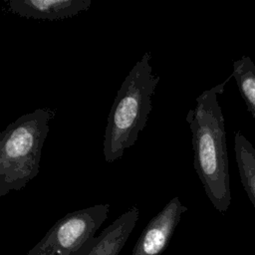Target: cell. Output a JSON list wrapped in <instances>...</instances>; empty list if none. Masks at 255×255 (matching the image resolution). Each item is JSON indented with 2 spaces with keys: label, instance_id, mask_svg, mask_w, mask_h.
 <instances>
[{
  "label": "cell",
  "instance_id": "cell-1",
  "mask_svg": "<svg viewBox=\"0 0 255 255\" xmlns=\"http://www.w3.org/2000/svg\"><path fill=\"white\" fill-rule=\"evenodd\" d=\"M228 80L202 92L195 100V107L186 115L193 167L208 199L221 213L226 212L231 203L225 123L218 102V95L223 93Z\"/></svg>",
  "mask_w": 255,
  "mask_h": 255
},
{
  "label": "cell",
  "instance_id": "cell-2",
  "mask_svg": "<svg viewBox=\"0 0 255 255\" xmlns=\"http://www.w3.org/2000/svg\"><path fill=\"white\" fill-rule=\"evenodd\" d=\"M145 52L133 65L118 90L110 110L104 134V159L115 162L132 146L144 128L152 110L151 99L159 83Z\"/></svg>",
  "mask_w": 255,
  "mask_h": 255
},
{
  "label": "cell",
  "instance_id": "cell-3",
  "mask_svg": "<svg viewBox=\"0 0 255 255\" xmlns=\"http://www.w3.org/2000/svg\"><path fill=\"white\" fill-rule=\"evenodd\" d=\"M56 111L37 109L0 132V196L19 191L40 172L41 153Z\"/></svg>",
  "mask_w": 255,
  "mask_h": 255
},
{
  "label": "cell",
  "instance_id": "cell-4",
  "mask_svg": "<svg viewBox=\"0 0 255 255\" xmlns=\"http://www.w3.org/2000/svg\"><path fill=\"white\" fill-rule=\"evenodd\" d=\"M110 207L97 204L66 214L26 255H76L108 218Z\"/></svg>",
  "mask_w": 255,
  "mask_h": 255
},
{
  "label": "cell",
  "instance_id": "cell-5",
  "mask_svg": "<svg viewBox=\"0 0 255 255\" xmlns=\"http://www.w3.org/2000/svg\"><path fill=\"white\" fill-rule=\"evenodd\" d=\"M187 211L179 197L171 198L165 206L153 216L138 237L131 255H160L178 225L181 215Z\"/></svg>",
  "mask_w": 255,
  "mask_h": 255
},
{
  "label": "cell",
  "instance_id": "cell-6",
  "mask_svg": "<svg viewBox=\"0 0 255 255\" xmlns=\"http://www.w3.org/2000/svg\"><path fill=\"white\" fill-rule=\"evenodd\" d=\"M6 10L27 19L62 20L87 11L91 0H6Z\"/></svg>",
  "mask_w": 255,
  "mask_h": 255
},
{
  "label": "cell",
  "instance_id": "cell-7",
  "mask_svg": "<svg viewBox=\"0 0 255 255\" xmlns=\"http://www.w3.org/2000/svg\"><path fill=\"white\" fill-rule=\"evenodd\" d=\"M139 216L137 206H131L99 236L92 237L76 255H119Z\"/></svg>",
  "mask_w": 255,
  "mask_h": 255
},
{
  "label": "cell",
  "instance_id": "cell-8",
  "mask_svg": "<svg viewBox=\"0 0 255 255\" xmlns=\"http://www.w3.org/2000/svg\"><path fill=\"white\" fill-rule=\"evenodd\" d=\"M234 151L241 183L255 208V148L240 130L234 135Z\"/></svg>",
  "mask_w": 255,
  "mask_h": 255
},
{
  "label": "cell",
  "instance_id": "cell-9",
  "mask_svg": "<svg viewBox=\"0 0 255 255\" xmlns=\"http://www.w3.org/2000/svg\"><path fill=\"white\" fill-rule=\"evenodd\" d=\"M232 77L243 98L248 112L255 119V64L248 56L233 62Z\"/></svg>",
  "mask_w": 255,
  "mask_h": 255
}]
</instances>
